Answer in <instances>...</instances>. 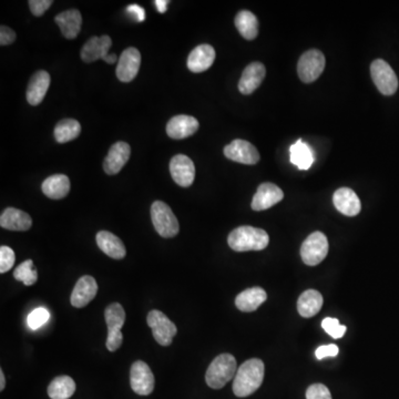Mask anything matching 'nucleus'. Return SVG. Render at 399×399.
<instances>
[{"instance_id": "obj_1", "label": "nucleus", "mask_w": 399, "mask_h": 399, "mask_svg": "<svg viewBox=\"0 0 399 399\" xmlns=\"http://www.w3.org/2000/svg\"><path fill=\"white\" fill-rule=\"evenodd\" d=\"M264 362L258 358L247 360L238 368L233 382L235 396L247 397L258 391L264 380Z\"/></svg>"}, {"instance_id": "obj_2", "label": "nucleus", "mask_w": 399, "mask_h": 399, "mask_svg": "<svg viewBox=\"0 0 399 399\" xmlns=\"http://www.w3.org/2000/svg\"><path fill=\"white\" fill-rule=\"evenodd\" d=\"M269 234L264 229L247 225L233 229L227 238L229 247L235 252L262 251L269 245Z\"/></svg>"}, {"instance_id": "obj_3", "label": "nucleus", "mask_w": 399, "mask_h": 399, "mask_svg": "<svg viewBox=\"0 0 399 399\" xmlns=\"http://www.w3.org/2000/svg\"><path fill=\"white\" fill-rule=\"evenodd\" d=\"M236 375V360L231 354H221L211 362L205 382L213 389H221Z\"/></svg>"}, {"instance_id": "obj_4", "label": "nucleus", "mask_w": 399, "mask_h": 399, "mask_svg": "<svg viewBox=\"0 0 399 399\" xmlns=\"http://www.w3.org/2000/svg\"><path fill=\"white\" fill-rule=\"evenodd\" d=\"M153 227L162 238H174L178 235L180 225L172 209L165 202L156 201L151 207Z\"/></svg>"}, {"instance_id": "obj_5", "label": "nucleus", "mask_w": 399, "mask_h": 399, "mask_svg": "<svg viewBox=\"0 0 399 399\" xmlns=\"http://www.w3.org/2000/svg\"><path fill=\"white\" fill-rule=\"evenodd\" d=\"M105 318L108 326V338L105 345L109 351H116L121 347L123 342L121 329L125 322V309L119 303L111 304L105 309Z\"/></svg>"}, {"instance_id": "obj_6", "label": "nucleus", "mask_w": 399, "mask_h": 399, "mask_svg": "<svg viewBox=\"0 0 399 399\" xmlns=\"http://www.w3.org/2000/svg\"><path fill=\"white\" fill-rule=\"evenodd\" d=\"M325 65V56L322 51L317 49L306 51L298 60V76L303 83H314L323 74Z\"/></svg>"}, {"instance_id": "obj_7", "label": "nucleus", "mask_w": 399, "mask_h": 399, "mask_svg": "<svg viewBox=\"0 0 399 399\" xmlns=\"http://www.w3.org/2000/svg\"><path fill=\"white\" fill-rule=\"evenodd\" d=\"M329 253V241L322 232L311 233L300 247V256L309 266L318 265L325 260Z\"/></svg>"}, {"instance_id": "obj_8", "label": "nucleus", "mask_w": 399, "mask_h": 399, "mask_svg": "<svg viewBox=\"0 0 399 399\" xmlns=\"http://www.w3.org/2000/svg\"><path fill=\"white\" fill-rule=\"evenodd\" d=\"M371 79L384 96H393L398 89V79L395 71L385 60L377 59L371 65Z\"/></svg>"}, {"instance_id": "obj_9", "label": "nucleus", "mask_w": 399, "mask_h": 399, "mask_svg": "<svg viewBox=\"0 0 399 399\" xmlns=\"http://www.w3.org/2000/svg\"><path fill=\"white\" fill-rule=\"evenodd\" d=\"M111 45L112 40L107 34L101 37L90 38L81 49V59L85 63H94L96 60L102 59L112 65L118 60V57L116 54H109Z\"/></svg>"}, {"instance_id": "obj_10", "label": "nucleus", "mask_w": 399, "mask_h": 399, "mask_svg": "<svg viewBox=\"0 0 399 399\" xmlns=\"http://www.w3.org/2000/svg\"><path fill=\"white\" fill-rule=\"evenodd\" d=\"M147 325L152 329V335L156 342L161 346H169L172 342L173 337L176 336V324L167 318V315L162 311L153 309L147 317Z\"/></svg>"}, {"instance_id": "obj_11", "label": "nucleus", "mask_w": 399, "mask_h": 399, "mask_svg": "<svg viewBox=\"0 0 399 399\" xmlns=\"http://www.w3.org/2000/svg\"><path fill=\"white\" fill-rule=\"evenodd\" d=\"M130 382L134 393L141 396L150 395L154 389V376L149 365L142 360L133 362L131 366Z\"/></svg>"}, {"instance_id": "obj_12", "label": "nucleus", "mask_w": 399, "mask_h": 399, "mask_svg": "<svg viewBox=\"0 0 399 399\" xmlns=\"http://www.w3.org/2000/svg\"><path fill=\"white\" fill-rule=\"evenodd\" d=\"M224 156L242 165H254L260 161L258 149L245 140L236 139L224 147Z\"/></svg>"}, {"instance_id": "obj_13", "label": "nucleus", "mask_w": 399, "mask_h": 399, "mask_svg": "<svg viewBox=\"0 0 399 399\" xmlns=\"http://www.w3.org/2000/svg\"><path fill=\"white\" fill-rule=\"evenodd\" d=\"M140 65H141V54L138 49H125L118 60V67H116V76L122 83H130L136 74L139 72Z\"/></svg>"}, {"instance_id": "obj_14", "label": "nucleus", "mask_w": 399, "mask_h": 399, "mask_svg": "<svg viewBox=\"0 0 399 399\" xmlns=\"http://www.w3.org/2000/svg\"><path fill=\"white\" fill-rule=\"evenodd\" d=\"M171 176L180 187L192 185L196 178V167L189 156L178 154L173 156L170 162Z\"/></svg>"}, {"instance_id": "obj_15", "label": "nucleus", "mask_w": 399, "mask_h": 399, "mask_svg": "<svg viewBox=\"0 0 399 399\" xmlns=\"http://www.w3.org/2000/svg\"><path fill=\"white\" fill-rule=\"evenodd\" d=\"M283 198V191L280 190L276 184L266 182L258 187V191L253 196L251 207L254 211H264L274 207L275 204L280 203Z\"/></svg>"}, {"instance_id": "obj_16", "label": "nucleus", "mask_w": 399, "mask_h": 399, "mask_svg": "<svg viewBox=\"0 0 399 399\" xmlns=\"http://www.w3.org/2000/svg\"><path fill=\"white\" fill-rule=\"evenodd\" d=\"M96 293H98V284L96 280L92 276L85 275L79 278L74 286L70 298L71 305L76 309L85 307L96 298Z\"/></svg>"}, {"instance_id": "obj_17", "label": "nucleus", "mask_w": 399, "mask_h": 399, "mask_svg": "<svg viewBox=\"0 0 399 399\" xmlns=\"http://www.w3.org/2000/svg\"><path fill=\"white\" fill-rule=\"evenodd\" d=\"M130 145L125 142H116L109 150L103 161V170L109 176H114L122 170L130 158Z\"/></svg>"}, {"instance_id": "obj_18", "label": "nucleus", "mask_w": 399, "mask_h": 399, "mask_svg": "<svg viewBox=\"0 0 399 399\" xmlns=\"http://www.w3.org/2000/svg\"><path fill=\"white\" fill-rule=\"evenodd\" d=\"M198 127L200 125L194 116L180 114L173 116L172 119L167 122V133L171 139H185L194 134Z\"/></svg>"}, {"instance_id": "obj_19", "label": "nucleus", "mask_w": 399, "mask_h": 399, "mask_svg": "<svg viewBox=\"0 0 399 399\" xmlns=\"http://www.w3.org/2000/svg\"><path fill=\"white\" fill-rule=\"evenodd\" d=\"M333 203L337 211L344 216H356L362 209V203L356 193L349 187H340L333 196Z\"/></svg>"}, {"instance_id": "obj_20", "label": "nucleus", "mask_w": 399, "mask_h": 399, "mask_svg": "<svg viewBox=\"0 0 399 399\" xmlns=\"http://www.w3.org/2000/svg\"><path fill=\"white\" fill-rule=\"evenodd\" d=\"M266 69L263 63H252L244 69L238 81V90L242 94H251L260 87L265 78Z\"/></svg>"}, {"instance_id": "obj_21", "label": "nucleus", "mask_w": 399, "mask_h": 399, "mask_svg": "<svg viewBox=\"0 0 399 399\" xmlns=\"http://www.w3.org/2000/svg\"><path fill=\"white\" fill-rule=\"evenodd\" d=\"M214 60H216V50L212 45L204 43L191 51L187 58V68L192 72L200 74L207 70L213 65Z\"/></svg>"}, {"instance_id": "obj_22", "label": "nucleus", "mask_w": 399, "mask_h": 399, "mask_svg": "<svg viewBox=\"0 0 399 399\" xmlns=\"http://www.w3.org/2000/svg\"><path fill=\"white\" fill-rule=\"evenodd\" d=\"M49 85H50V76L47 71L39 70L34 74L27 88V101L29 105H40L48 91Z\"/></svg>"}, {"instance_id": "obj_23", "label": "nucleus", "mask_w": 399, "mask_h": 399, "mask_svg": "<svg viewBox=\"0 0 399 399\" xmlns=\"http://www.w3.org/2000/svg\"><path fill=\"white\" fill-rule=\"evenodd\" d=\"M0 225L10 231H28L32 227V220L28 213L14 207H8L1 214Z\"/></svg>"}, {"instance_id": "obj_24", "label": "nucleus", "mask_w": 399, "mask_h": 399, "mask_svg": "<svg viewBox=\"0 0 399 399\" xmlns=\"http://www.w3.org/2000/svg\"><path fill=\"white\" fill-rule=\"evenodd\" d=\"M54 21L59 25L63 36L69 40L74 39L79 34L83 25V17L79 10L76 9H70L61 12L56 16Z\"/></svg>"}, {"instance_id": "obj_25", "label": "nucleus", "mask_w": 399, "mask_h": 399, "mask_svg": "<svg viewBox=\"0 0 399 399\" xmlns=\"http://www.w3.org/2000/svg\"><path fill=\"white\" fill-rule=\"evenodd\" d=\"M96 240L102 252L114 260H122L127 254L123 242L108 231H101L98 233Z\"/></svg>"}, {"instance_id": "obj_26", "label": "nucleus", "mask_w": 399, "mask_h": 399, "mask_svg": "<svg viewBox=\"0 0 399 399\" xmlns=\"http://www.w3.org/2000/svg\"><path fill=\"white\" fill-rule=\"evenodd\" d=\"M43 194L52 200H61L68 196L70 191V180L65 174H54L43 181Z\"/></svg>"}, {"instance_id": "obj_27", "label": "nucleus", "mask_w": 399, "mask_h": 399, "mask_svg": "<svg viewBox=\"0 0 399 399\" xmlns=\"http://www.w3.org/2000/svg\"><path fill=\"white\" fill-rule=\"evenodd\" d=\"M267 298L266 291L260 287H252L242 291L235 298V305L242 311H254L265 302Z\"/></svg>"}, {"instance_id": "obj_28", "label": "nucleus", "mask_w": 399, "mask_h": 399, "mask_svg": "<svg viewBox=\"0 0 399 399\" xmlns=\"http://www.w3.org/2000/svg\"><path fill=\"white\" fill-rule=\"evenodd\" d=\"M323 306V296L320 291L307 289L298 300V311L300 316L311 318L320 311Z\"/></svg>"}, {"instance_id": "obj_29", "label": "nucleus", "mask_w": 399, "mask_h": 399, "mask_svg": "<svg viewBox=\"0 0 399 399\" xmlns=\"http://www.w3.org/2000/svg\"><path fill=\"white\" fill-rule=\"evenodd\" d=\"M289 154L291 163L296 165L300 170H309L315 160L314 152L309 145L304 143L302 140H298L291 145Z\"/></svg>"}, {"instance_id": "obj_30", "label": "nucleus", "mask_w": 399, "mask_h": 399, "mask_svg": "<svg viewBox=\"0 0 399 399\" xmlns=\"http://www.w3.org/2000/svg\"><path fill=\"white\" fill-rule=\"evenodd\" d=\"M235 25L242 37L247 40H254L258 34V20L249 10H242L235 17Z\"/></svg>"}, {"instance_id": "obj_31", "label": "nucleus", "mask_w": 399, "mask_h": 399, "mask_svg": "<svg viewBox=\"0 0 399 399\" xmlns=\"http://www.w3.org/2000/svg\"><path fill=\"white\" fill-rule=\"evenodd\" d=\"M76 391V382L69 376L56 377L48 387L51 399H69Z\"/></svg>"}, {"instance_id": "obj_32", "label": "nucleus", "mask_w": 399, "mask_h": 399, "mask_svg": "<svg viewBox=\"0 0 399 399\" xmlns=\"http://www.w3.org/2000/svg\"><path fill=\"white\" fill-rule=\"evenodd\" d=\"M80 132H81V125L76 120H61L54 127V138L59 143H65V142L76 139Z\"/></svg>"}, {"instance_id": "obj_33", "label": "nucleus", "mask_w": 399, "mask_h": 399, "mask_svg": "<svg viewBox=\"0 0 399 399\" xmlns=\"http://www.w3.org/2000/svg\"><path fill=\"white\" fill-rule=\"evenodd\" d=\"M14 278L23 282L25 286L34 285L38 280V272L34 267V262L27 260L20 264L17 269H14Z\"/></svg>"}, {"instance_id": "obj_34", "label": "nucleus", "mask_w": 399, "mask_h": 399, "mask_svg": "<svg viewBox=\"0 0 399 399\" xmlns=\"http://www.w3.org/2000/svg\"><path fill=\"white\" fill-rule=\"evenodd\" d=\"M49 318H50V313H49L48 309H45V307H38L29 314L27 322H28L29 327L36 331L41 326L45 325L48 322Z\"/></svg>"}, {"instance_id": "obj_35", "label": "nucleus", "mask_w": 399, "mask_h": 399, "mask_svg": "<svg viewBox=\"0 0 399 399\" xmlns=\"http://www.w3.org/2000/svg\"><path fill=\"white\" fill-rule=\"evenodd\" d=\"M322 327L326 333H329L334 338H340L344 336L346 331V326L340 324V320L337 318H331V317H327L322 322Z\"/></svg>"}, {"instance_id": "obj_36", "label": "nucleus", "mask_w": 399, "mask_h": 399, "mask_svg": "<svg viewBox=\"0 0 399 399\" xmlns=\"http://www.w3.org/2000/svg\"><path fill=\"white\" fill-rule=\"evenodd\" d=\"M14 260H16V256H14V252L10 247H5V245L0 247V273L1 274L7 273L9 269H12Z\"/></svg>"}, {"instance_id": "obj_37", "label": "nucleus", "mask_w": 399, "mask_h": 399, "mask_svg": "<svg viewBox=\"0 0 399 399\" xmlns=\"http://www.w3.org/2000/svg\"><path fill=\"white\" fill-rule=\"evenodd\" d=\"M306 399H331V391L323 384H314L307 388Z\"/></svg>"}, {"instance_id": "obj_38", "label": "nucleus", "mask_w": 399, "mask_h": 399, "mask_svg": "<svg viewBox=\"0 0 399 399\" xmlns=\"http://www.w3.org/2000/svg\"><path fill=\"white\" fill-rule=\"evenodd\" d=\"M52 3H54L52 0H30L29 8L36 17H40L50 8Z\"/></svg>"}, {"instance_id": "obj_39", "label": "nucleus", "mask_w": 399, "mask_h": 399, "mask_svg": "<svg viewBox=\"0 0 399 399\" xmlns=\"http://www.w3.org/2000/svg\"><path fill=\"white\" fill-rule=\"evenodd\" d=\"M338 354V347L334 344L331 345L320 346L315 351L317 360H324L326 357H334Z\"/></svg>"}, {"instance_id": "obj_40", "label": "nucleus", "mask_w": 399, "mask_h": 399, "mask_svg": "<svg viewBox=\"0 0 399 399\" xmlns=\"http://www.w3.org/2000/svg\"><path fill=\"white\" fill-rule=\"evenodd\" d=\"M14 40H16V32L7 25H1L0 27V45H12Z\"/></svg>"}, {"instance_id": "obj_41", "label": "nucleus", "mask_w": 399, "mask_h": 399, "mask_svg": "<svg viewBox=\"0 0 399 399\" xmlns=\"http://www.w3.org/2000/svg\"><path fill=\"white\" fill-rule=\"evenodd\" d=\"M127 12L132 16L134 19L138 21V23H142V21H145V9L142 8L141 6L139 5H136V3H133V5H130V6L127 7Z\"/></svg>"}, {"instance_id": "obj_42", "label": "nucleus", "mask_w": 399, "mask_h": 399, "mask_svg": "<svg viewBox=\"0 0 399 399\" xmlns=\"http://www.w3.org/2000/svg\"><path fill=\"white\" fill-rule=\"evenodd\" d=\"M154 3H156V9L160 14H165L167 12V5H169L167 0H156Z\"/></svg>"}, {"instance_id": "obj_43", "label": "nucleus", "mask_w": 399, "mask_h": 399, "mask_svg": "<svg viewBox=\"0 0 399 399\" xmlns=\"http://www.w3.org/2000/svg\"><path fill=\"white\" fill-rule=\"evenodd\" d=\"M5 385H6L5 375H3V371H0V391H3V389H5Z\"/></svg>"}]
</instances>
